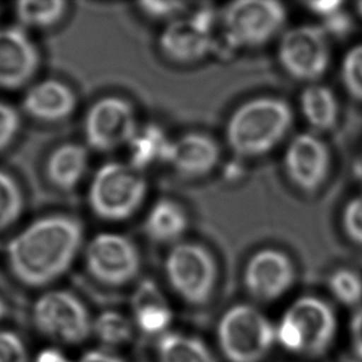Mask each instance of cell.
Masks as SVG:
<instances>
[{"instance_id": "1", "label": "cell", "mask_w": 362, "mask_h": 362, "mask_svg": "<svg viewBox=\"0 0 362 362\" xmlns=\"http://www.w3.org/2000/svg\"><path fill=\"white\" fill-rule=\"evenodd\" d=\"M82 243L83 228L72 216H42L5 245V264L18 284L45 288L69 272Z\"/></svg>"}, {"instance_id": "2", "label": "cell", "mask_w": 362, "mask_h": 362, "mask_svg": "<svg viewBox=\"0 0 362 362\" xmlns=\"http://www.w3.org/2000/svg\"><path fill=\"white\" fill-rule=\"evenodd\" d=\"M292 122V109L282 99H251L231 114L226 127V141L238 156H264L284 140Z\"/></svg>"}, {"instance_id": "3", "label": "cell", "mask_w": 362, "mask_h": 362, "mask_svg": "<svg viewBox=\"0 0 362 362\" xmlns=\"http://www.w3.org/2000/svg\"><path fill=\"white\" fill-rule=\"evenodd\" d=\"M147 194V182L130 163L108 162L99 167L89 185L88 203L99 219L127 221L134 216Z\"/></svg>"}, {"instance_id": "4", "label": "cell", "mask_w": 362, "mask_h": 362, "mask_svg": "<svg viewBox=\"0 0 362 362\" xmlns=\"http://www.w3.org/2000/svg\"><path fill=\"white\" fill-rule=\"evenodd\" d=\"M30 319L42 338L64 345L83 343L93 329L86 304L66 289H49L40 294L33 303Z\"/></svg>"}, {"instance_id": "5", "label": "cell", "mask_w": 362, "mask_h": 362, "mask_svg": "<svg viewBox=\"0 0 362 362\" xmlns=\"http://www.w3.org/2000/svg\"><path fill=\"white\" fill-rule=\"evenodd\" d=\"M218 343L229 362H261L271 351L276 330L259 309L236 304L218 324Z\"/></svg>"}, {"instance_id": "6", "label": "cell", "mask_w": 362, "mask_h": 362, "mask_svg": "<svg viewBox=\"0 0 362 362\" xmlns=\"http://www.w3.org/2000/svg\"><path fill=\"white\" fill-rule=\"evenodd\" d=\"M163 269L172 291L185 303L201 307L209 302L218 281V266L204 246L178 243L167 254Z\"/></svg>"}, {"instance_id": "7", "label": "cell", "mask_w": 362, "mask_h": 362, "mask_svg": "<svg viewBox=\"0 0 362 362\" xmlns=\"http://www.w3.org/2000/svg\"><path fill=\"white\" fill-rule=\"evenodd\" d=\"M286 9L272 0H239L226 5L221 25L226 42L239 49H256L279 34L286 23Z\"/></svg>"}, {"instance_id": "8", "label": "cell", "mask_w": 362, "mask_h": 362, "mask_svg": "<svg viewBox=\"0 0 362 362\" xmlns=\"http://www.w3.org/2000/svg\"><path fill=\"white\" fill-rule=\"evenodd\" d=\"M84 264L89 276L110 288H122L136 277L141 257L136 246L118 233H99L84 250Z\"/></svg>"}, {"instance_id": "9", "label": "cell", "mask_w": 362, "mask_h": 362, "mask_svg": "<svg viewBox=\"0 0 362 362\" xmlns=\"http://www.w3.org/2000/svg\"><path fill=\"white\" fill-rule=\"evenodd\" d=\"M137 129L135 109L132 103L119 97L99 99L84 117L86 141L97 151H114L127 146Z\"/></svg>"}, {"instance_id": "10", "label": "cell", "mask_w": 362, "mask_h": 362, "mask_svg": "<svg viewBox=\"0 0 362 362\" xmlns=\"http://www.w3.org/2000/svg\"><path fill=\"white\" fill-rule=\"evenodd\" d=\"M279 61L293 78L314 81L323 76L329 62L327 35L317 26H298L282 36Z\"/></svg>"}, {"instance_id": "11", "label": "cell", "mask_w": 362, "mask_h": 362, "mask_svg": "<svg viewBox=\"0 0 362 362\" xmlns=\"http://www.w3.org/2000/svg\"><path fill=\"white\" fill-rule=\"evenodd\" d=\"M213 11L202 9L188 18H177L160 35V49L167 59L192 64L204 59L213 49Z\"/></svg>"}, {"instance_id": "12", "label": "cell", "mask_w": 362, "mask_h": 362, "mask_svg": "<svg viewBox=\"0 0 362 362\" xmlns=\"http://www.w3.org/2000/svg\"><path fill=\"white\" fill-rule=\"evenodd\" d=\"M294 279L292 261L279 250H259L245 266V289L255 300L262 303L281 298L292 287Z\"/></svg>"}, {"instance_id": "13", "label": "cell", "mask_w": 362, "mask_h": 362, "mask_svg": "<svg viewBox=\"0 0 362 362\" xmlns=\"http://www.w3.org/2000/svg\"><path fill=\"white\" fill-rule=\"evenodd\" d=\"M40 52L28 30L19 25L0 26V89L18 90L39 71Z\"/></svg>"}, {"instance_id": "14", "label": "cell", "mask_w": 362, "mask_h": 362, "mask_svg": "<svg viewBox=\"0 0 362 362\" xmlns=\"http://www.w3.org/2000/svg\"><path fill=\"white\" fill-rule=\"evenodd\" d=\"M328 166V148L312 134L294 137L284 153V170L289 180L303 191L317 189L327 176Z\"/></svg>"}, {"instance_id": "15", "label": "cell", "mask_w": 362, "mask_h": 362, "mask_svg": "<svg viewBox=\"0 0 362 362\" xmlns=\"http://www.w3.org/2000/svg\"><path fill=\"white\" fill-rule=\"evenodd\" d=\"M284 318L296 325L303 339V353L323 354L335 333V317L328 304L314 297H304L292 304Z\"/></svg>"}, {"instance_id": "16", "label": "cell", "mask_w": 362, "mask_h": 362, "mask_svg": "<svg viewBox=\"0 0 362 362\" xmlns=\"http://www.w3.org/2000/svg\"><path fill=\"white\" fill-rule=\"evenodd\" d=\"M219 160L221 148L213 137L202 132H188L172 140L166 163L180 176L199 178L209 175Z\"/></svg>"}, {"instance_id": "17", "label": "cell", "mask_w": 362, "mask_h": 362, "mask_svg": "<svg viewBox=\"0 0 362 362\" xmlns=\"http://www.w3.org/2000/svg\"><path fill=\"white\" fill-rule=\"evenodd\" d=\"M76 107L77 98L72 88L54 78L29 86L21 100L23 112L42 122H64L74 113Z\"/></svg>"}, {"instance_id": "18", "label": "cell", "mask_w": 362, "mask_h": 362, "mask_svg": "<svg viewBox=\"0 0 362 362\" xmlns=\"http://www.w3.org/2000/svg\"><path fill=\"white\" fill-rule=\"evenodd\" d=\"M134 323L147 337H157L171 325L173 314L160 287L152 279H142L132 296Z\"/></svg>"}, {"instance_id": "19", "label": "cell", "mask_w": 362, "mask_h": 362, "mask_svg": "<svg viewBox=\"0 0 362 362\" xmlns=\"http://www.w3.org/2000/svg\"><path fill=\"white\" fill-rule=\"evenodd\" d=\"M87 168V148L76 142H67L56 147L49 153L45 165V172L49 183L61 191H72L78 186Z\"/></svg>"}, {"instance_id": "20", "label": "cell", "mask_w": 362, "mask_h": 362, "mask_svg": "<svg viewBox=\"0 0 362 362\" xmlns=\"http://www.w3.org/2000/svg\"><path fill=\"white\" fill-rule=\"evenodd\" d=\"M188 228V216L183 206L172 199H160L147 213L145 230L151 240L171 244L180 240Z\"/></svg>"}, {"instance_id": "21", "label": "cell", "mask_w": 362, "mask_h": 362, "mask_svg": "<svg viewBox=\"0 0 362 362\" xmlns=\"http://www.w3.org/2000/svg\"><path fill=\"white\" fill-rule=\"evenodd\" d=\"M171 141L162 127L155 124L139 127L127 145L130 157L129 163L139 171L160 162L166 163Z\"/></svg>"}, {"instance_id": "22", "label": "cell", "mask_w": 362, "mask_h": 362, "mask_svg": "<svg viewBox=\"0 0 362 362\" xmlns=\"http://www.w3.org/2000/svg\"><path fill=\"white\" fill-rule=\"evenodd\" d=\"M157 362H216L201 339L185 334H165L157 344Z\"/></svg>"}, {"instance_id": "23", "label": "cell", "mask_w": 362, "mask_h": 362, "mask_svg": "<svg viewBox=\"0 0 362 362\" xmlns=\"http://www.w3.org/2000/svg\"><path fill=\"white\" fill-rule=\"evenodd\" d=\"M304 118L319 130H329L338 119V103L330 89L323 86H309L300 95Z\"/></svg>"}, {"instance_id": "24", "label": "cell", "mask_w": 362, "mask_h": 362, "mask_svg": "<svg viewBox=\"0 0 362 362\" xmlns=\"http://www.w3.org/2000/svg\"><path fill=\"white\" fill-rule=\"evenodd\" d=\"M67 3L64 0L33 1L23 0L14 4L15 19L23 29L44 30L54 28L64 19Z\"/></svg>"}, {"instance_id": "25", "label": "cell", "mask_w": 362, "mask_h": 362, "mask_svg": "<svg viewBox=\"0 0 362 362\" xmlns=\"http://www.w3.org/2000/svg\"><path fill=\"white\" fill-rule=\"evenodd\" d=\"M24 193L9 172L0 170V233L9 230L24 213Z\"/></svg>"}, {"instance_id": "26", "label": "cell", "mask_w": 362, "mask_h": 362, "mask_svg": "<svg viewBox=\"0 0 362 362\" xmlns=\"http://www.w3.org/2000/svg\"><path fill=\"white\" fill-rule=\"evenodd\" d=\"M92 333L105 346H122L132 339L134 328L130 319L117 310H105L93 322Z\"/></svg>"}, {"instance_id": "27", "label": "cell", "mask_w": 362, "mask_h": 362, "mask_svg": "<svg viewBox=\"0 0 362 362\" xmlns=\"http://www.w3.org/2000/svg\"><path fill=\"white\" fill-rule=\"evenodd\" d=\"M330 288L335 297L346 305H355L362 299V279L353 271L340 269L330 279Z\"/></svg>"}, {"instance_id": "28", "label": "cell", "mask_w": 362, "mask_h": 362, "mask_svg": "<svg viewBox=\"0 0 362 362\" xmlns=\"http://www.w3.org/2000/svg\"><path fill=\"white\" fill-rule=\"evenodd\" d=\"M0 362H31L26 340L14 329L0 327Z\"/></svg>"}, {"instance_id": "29", "label": "cell", "mask_w": 362, "mask_h": 362, "mask_svg": "<svg viewBox=\"0 0 362 362\" xmlns=\"http://www.w3.org/2000/svg\"><path fill=\"white\" fill-rule=\"evenodd\" d=\"M21 129V117L14 105L0 100V153L16 140Z\"/></svg>"}, {"instance_id": "30", "label": "cell", "mask_w": 362, "mask_h": 362, "mask_svg": "<svg viewBox=\"0 0 362 362\" xmlns=\"http://www.w3.org/2000/svg\"><path fill=\"white\" fill-rule=\"evenodd\" d=\"M343 78L349 92L362 100V46L351 49L345 57Z\"/></svg>"}, {"instance_id": "31", "label": "cell", "mask_w": 362, "mask_h": 362, "mask_svg": "<svg viewBox=\"0 0 362 362\" xmlns=\"http://www.w3.org/2000/svg\"><path fill=\"white\" fill-rule=\"evenodd\" d=\"M139 8L147 18L167 20L170 23L185 11L187 4L181 1H142L139 4Z\"/></svg>"}, {"instance_id": "32", "label": "cell", "mask_w": 362, "mask_h": 362, "mask_svg": "<svg viewBox=\"0 0 362 362\" xmlns=\"http://www.w3.org/2000/svg\"><path fill=\"white\" fill-rule=\"evenodd\" d=\"M344 226L351 240L362 245V194L346 206L344 213Z\"/></svg>"}, {"instance_id": "33", "label": "cell", "mask_w": 362, "mask_h": 362, "mask_svg": "<svg viewBox=\"0 0 362 362\" xmlns=\"http://www.w3.org/2000/svg\"><path fill=\"white\" fill-rule=\"evenodd\" d=\"M307 6L310 11L315 14L322 15L324 18H332L338 14L340 8L343 6L341 1H309Z\"/></svg>"}, {"instance_id": "34", "label": "cell", "mask_w": 362, "mask_h": 362, "mask_svg": "<svg viewBox=\"0 0 362 362\" xmlns=\"http://www.w3.org/2000/svg\"><path fill=\"white\" fill-rule=\"evenodd\" d=\"M351 333H353L354 346L355 351L360 358H362V310L358 312L354 317L351 324Z\"/></svg>"}, {"instance_id": "35", "label": "cell", "mask_w": 362, "mask_h": 362, "mask_svg": "<svg viewBox=\"0 0 362 362\" xmlns=\"http://www.w3.org/2000/svg\"><path fill=\"white\" fill-rule=\"evenodd\" d=\"M78 362H125L122 358L115 356L113 354L107 353V351H100V350H92L87 354H84L82 358Z\"/></svg>"}, {"instance_id": "36", "label": "cell", "mask_w": 362, "mask_h": 362, "mask_svg": "<svg viewBox=\"0 0 362 362\" xmlns=\"http://www.w3.org/2000/svg\"><path fill=\"white\" fill-rule=\"evenodd\" d=\"M34 362H71L61 350L56 348L45 349L37 354Z\"/></svg>"}, {"instance_id": "37", "label": "cell", "mask_w": 362, "mask_h": 362, "mask_svg": "<svg viewBox=\"0 0 362 362\" xmlns=\"http://www.w3.org/2000/svg\"><path fill=\"white\" fill-rule=\"evenodd\" d=\"M6 310H8V305L5 304L3 299L0 298V323H1V320L5 318V315H6Z\"/></svg>"}, {"instance_id": "38", "label": "cell", "mask_w": 362, "mask_h": 362, "mask_svg": "<svg viewBox=\"0 0 362 362\" xmlns=\"http://www.w3.org/2000/svg\"><path fill=\"white\" fill-rule=\"evenodd\" d=\"M358 11H360V14L362 15V1H360V3H358Z\"/></svg>"}]
</instances>
